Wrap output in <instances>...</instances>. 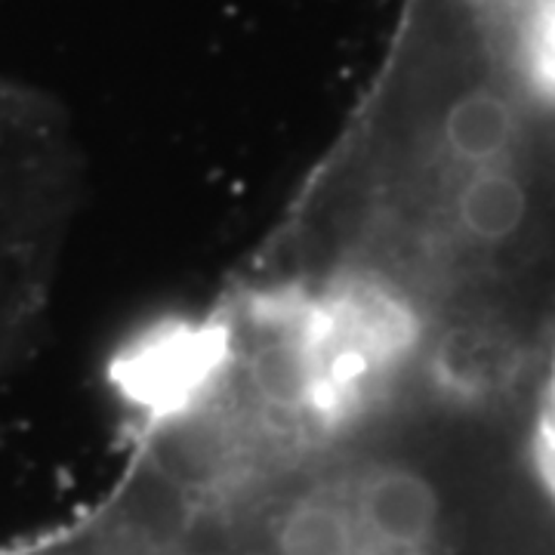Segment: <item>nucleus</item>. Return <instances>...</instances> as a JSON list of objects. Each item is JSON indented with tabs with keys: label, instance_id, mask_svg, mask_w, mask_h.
Returning a JSON list of instances; mask_svg holds the SVG:
<instances>
[{
	"label": "nucleus",
	"instance_id": "1",
	"mask_svg": "<svg viewBox=\"0 0 555 555\" xmlns=\"http://www.w3.org/2000/svg\"><path fill=\"white\" fill-rule=\"evenodd\" d=\"M235 315L339 379L534 386L555 346V0H401Z\"/></svg>",
	"mask_w": 555,
	"mask_h": 555
},
{
	"label": "nucleus",
	"instance_id": "2",
	"mask_svg": "<svg viewBox=\"0 0 555 555\" xmlns=\"http://www.w3.org/2000/svg\"><path fill=\"white\" fill-rule=\"evenodd\" d=\"M531 441L540 466V476L546 478L555 494V346L534 389V411H531Z\"/></svg>",
	"mask_w": 555,
	"mask_h": 555
}]
</instances>
